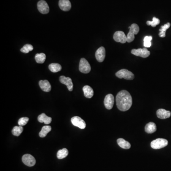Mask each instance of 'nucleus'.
<instances>
[{"label":"nucleus","instance_id":"nucleus-26","mask_svg":"<svg viewBox=\"0 0 171 171\" xmlns=\"http://www.w3.org/2000/svg\"><path fill=\"white\" fill-rule=\"evenodd\" d=\"M23 128L22 126H14L12 129V134L13 135L15 136H20L22 132H23Z\"/></svg>","mask_w":171,"mask_h":171},{"label":"nucleus","instance_id":"nucleus-21","mask_svg":"<svg viewBox=\"0 0 171 171\" xmlns=\"http://www.w3.org/2000/svg\"><path fill=\"white\" fill-rule=\"evenodd\" d=\"M49 69L53 73L59 72L62 69V66L58 63H52L49 66Z\"/></svg>","mask_w":171,"mask_h":171},{"label":"nucleus","instance_id":"nucleus-27","mask_svg":"<svg viewBox=\"0 0 171 171\" xmlns=\"http://www.w3.org/2000/svg\"><path fill=\"white\" fill-rule=\"evenodd\" d=\"M33 50V45L27 44L24 45V46L20 49V52H22V53H28L30 52H31Z\"/></svg>","mask_w":171,"mask_h":171},{"label":"nucleus","instance_id":"nucleus-1","mask_svg":"<svg viewBox=\"0 0 171 171\" xmlns=\"http://www.w3.org/2000/svg\"><path fill=\"white\" fill-rule=\"evenodd\" d=\"M117 107L121 111H126L132 105V98L128 91L123 90L119 91L116 96Z\"/></svg>","mask_w":171,"mask_h":171},{"label":"nucleus","instance_id":"nucleus-15","mask_svg":"<svg viewBox=\"0 0 171 171\" xmlns=\"http://www.w3.org/2000/svg\"><path fill=\"white\" fill-rule=\"evenodd\" d=\"M156 115L158 118L162 119L169 118L171 117V112L165 110L164 109H159L156 112Z\"/></svg>","mask_w":171,"mask_h":171},{"label":"nucleus","instance_id":"nucleus-20","mask_svg":"<svg viewBox=\"0 0 171 171\" xmlns=\"http://www.w3.org/2000/svg\"><path fill=\"white\" fill-rule=\"evenodd\" d=\"M118 145L121 148L125 149H128L131 147V144L123 138H119L117 140Z\"/></svg>","mask_w":171,"mask_h":171},{"label":"nucleus","instance_id":"nucleus-28","mask_svg":"<svg viewBox=\"0 0 171 171\" xmlns=\"http://www.w3.org/2000/svg\"><path fill=\"white\" fill-rule=\"evenodd\" d=\"M160 22V20L155 17L153 18L152 21H149V20L147 21V24L148 25H151L153 27H156V25L159 24Z\"/></svg>","mask_w":171,"mask_h":171},{"label":"nucleus","instance_id":"nucleus-2","mask_svg":"<svg viewBox=\"0 0 171 171\" xmlns=\"http://www.w3.org/2000/svg\"><path fill=\"white\" fill-rule=\"evenodd\" d=\"M129 33L127 35V42H131L134 39V35L138 34L139 31V27L138 25L136 23H133L129 27Z\"/></svg>","mask_w":171,"mask_h":171},{"label":"nucleus","instance_id":"nucleus-24","mask_svg":"<svg viewBox=\"0 0 171 171\" xmlns=\"http://www.w3.org/2000/svg\"><path fill=\"white\" fill-rule=\"evenodd\" d=\"M52 130V127L50 126H43L41 132L39 133V136L43 138L47 136L48 133Z\"/></svg>","mask_w":171,"mask_h":171},{"label":"nucleus","instance_id":"nucleus-7","mask_svg":"<svg viewBox=\"0 0 171 171\" xmlns=\"http://www.w3.org/2000/svg\"><path fill=\"white\" fill-rule=\"evenodd\" d=\"M113 38L114 40L117 42L125 43L127 42V36L122 31H117L115 32L113 36Z\"/></svg>","mask_w":171,"mask_h":171},{"label":"nucleus","instance_id":"nucleus-12","mask_svg":"<svg viewBox=\"0 0 171 171\" xmlns=\"http://www.w3.org/2000/svg\"><path fill=\"white\" fill-rule=\"evenodd\" d=\"M60 81L62 84L65 85L69 91H72L73 88V84L72 79L69 77H66L64 76H61L60 77Z\"/></svg>","mask_w":171,"mask_h":171},{"label":"nucleus","instance_id":"nucleus-16","mask_svg":"<svg viewBox=\"0 0 171 171\" xmlns=\"http://www.w3.org/2000/svg\"><path fill=\"white\" fill-rule=\"evenodd\" d=\"M39 86L41 89L44 92H50L52 90V86L47 80H40Z\"/></svg>","mask_w":171,"mask_h":171},{"label":"nucleus","instance_id":"nucleus-3","mask_svg":"<svg viewBox=\"0 0 171 171\" xmlns=\"http://www.w3.org/2000/svg\"><path fill=\"white\" fill-rule=\"evenodd\" d=\"M117 77L119 79H125L127 80H133L134 79V74L128 69H122L118 71L115 73Z\"/></svg>","mask_w":171,"mask_h":171},{"label":"nucleus","instance_id":"nucleus-29","mask_svg":"<svg viewBox=\"0 0 171 171\" xmlns=\"http://www.w3.org/2000/svg\"><path fill=\"white\" fill-rule=\"evenodd\" d=\"M152 39V36H146L144 39V46L145 47L149 48L151 46V41Z\"/></svg>","mask_w":171,"mask_h":171},{"label":"nucleus","instance_id":"nucleus-5","mask_svg":"<svg viewBox=\"0 0 171 171\" xmlns=\"http://www.w3.org/2000/svg\"><path fill=\"white\" fill-rule=\"evenodd\" d=\"M79 70L80 72L85 74L88 73L91 71V66L85 58H81L79 65Z\"/></svg>","mask_w":171,"mask_h":171},{"label":"nucleus","instance_id":"nucleus-23","mask_svg":"<svg viewBox=\"0 0 171 171\" xmlns=\"http://www.w3.org/2000/svg\"><path fill=\"white\" fill-rule=\"evenodd\" d=\"M46 58V56L43 53L36 54L35 57V59L36 62L39 64L43 63L45 62Z\"/></svg>","mask_w":171,"mask_h":171},{"label":"nucleus","instance_id":"nucleus-22","mask_svg":"<svg viewBox=\"0 0 171 171\" xmlns=\"http://www.w3.org/2000/svg\"><path fill=\"white\" fill-rule=\"evenodd\" d=\"M171 26V24L169 22L165 24L164 25L162 26L161 28L159 29L160 33H159V36L161 38H164L166 37V30L170 28Z\"/></svg>","mask_w":171,"mask_h":171},{"label":"nucleus","instance_id":"nucleus-19","mask_svg":"<svg viewBox=\"0 0 171 171\" xmlns=\"http://www.w3.org/2000/svg\"><path fill=\"white\" fill-rule=\"evenodd\" d=\"M157 130L155 124L153 122H150L146 125L145 126V131L148 134L155 133Z\"/></svg>","mask_w":171,"mask_h":171},{"label":"nucleus","instance_id":"nucleus-30","mask_svg":"<svg viewBox=\"0 0 171 171\" xmlns=\"http://www.w3.org/2000/svg\"><path fill=\"white\" fill-rule=\"evenodd\" d=\"M29 120V118L27 117H23L20 118L18 121V125L20 126H23L26 125Z\"/></svg>","mask_w":171,"mask_h":171},{"label":"nucleus","instance_id":"nucleus-6","mask_svg":"<svg viewBox=\"0 0 171 171\" xmlns=\"http://www.w3.org/2000/svg\"><path fill=\"white\" fill-rule=\"evenodd\" d=\"M131 53L136 56L141 57L143 58H147L150 55V52L146 48L133 49L131 50Z\"/></svg>","mask_w":171,"mask_h":171},{"label":"nucleus","instance_id":"nucleus-13","mask_svg":"<svg viewBox=\"0 0 171 171\" xmlns=\"http://www.w3.org/2000/svg\"><path fill=\"white\" fill-rule=\"evenodd\" d=\"M95 56L96 60L99 62H102L104 60L106 57V50L104 47H101L97 50Z\"/></svg>","mask_w":171,"mask_h":171},{"label":"nucleus","instance_id":"nucleus-25","mask_svg":"<svg viewBox=\"0 0 171 171\" xmlns=\"http://www.w3.org/2000/svg\"><path fill=\"white\" fill-rule=\"evenodd\" d=\"M69 154V151L66 148H63L62 149L60 150L57 153V157L59 159H63L66 157Z\"/></svg>","mask_w":171,"mask_h":171},{"label":"nucleus","instance_id":"nucleus-17","mask_svg":"<svg viewBox=\"0 0 171 171\" xmlns=\"http://www.w3.org/2000/svg\"><path fill=\"white\" fill-rule=\"evenodd\" d=\"M83 91L86 98H90L94 95L93 90L89 86H85L83 88Z\"/></svg>","mask_w":171,"mask_h":171},{"label":"nucleus","instance_id":"nucleus-11","mask_svg":"<svg viewBox=\"0 0 171 171\" xmlns=\"http://www.w3.org/2000/svg\"><path fill=\"white\" fill-rule=\"evenodd\" d=\"M114 96L112 94H109L107 95L104 99L105 107L107 109H111L113 108L114 104Z\"/></svg>","mask_w":171,"mask_h":171},{"label":"nucleus","instance_id":"nucleus-8","mask_svg":"<svg viewBox=\"0 0 171 171\" xmlns=\"http://www.w3.org/2000/svg\"><path fill=\"white\" fill-rule=\"evenodd\" d=\"M71 121L74 126L78 127L80 129H84L86 126V124L84 120L80 118V117L77 116L73 117L71 119Z\"/></svg>","mask_w":171,"mask_h":171},{"label":"nucleus","instance_id":"nucleus-18","mask_svg":"<svg viewBox=\"0 0 171 171\" xmlns=\"http://www.w3.org/2000/svg\"><path fill=\"white\" fill-rule=\"evenodd\" d=\"M38 120L39 122L44 123L45 124H49L52 122V118L48 117L44 113H42L38 117Z\"/></svg>","mask_w":171,"mask_h":171},{"label":"nucleus","instance_id":"nucleus-9","mask_svg":"<svg viewBox=\"0 0 171 171\" xmlns=\"http://www.w3.org/2000/svg\"><path fill=\"white\" fill-rule=\"evenodd\" d=\"M22 161L25 165L29 167L34 166L36 164L35 158L30 154L24 155L22 157Z\"/></svg>","mask_w":171,"mask_h":171},{"label":"nucleus","instance_id":"nucleus-14","mask_svg":"<svg viewBox=\"0 0 171 171\" xmlns=\"http://www.w3.org/2000/svg\"><path fill=\"white\" fill-rule=\"evenodd\" d=\"M58 5L60 9L65 12L69 11L71 8V4L69 0H60Z\"/></svg>","mask_w":171,"mask_h":171},{"label":"nucleus","instance_id":"nucleus-10","mask_svg":"<svg viewBox=\"0 0 171 171\" xmlns=\"http://www.w3.org/2000/svg\"><path fill=\"white\" fill-rule=\"evenodd\" d=\"M38 9L41 14H48L50 11L49 5L46 1L44 0H41L39 1L37 4Z\"/></svg>","mask_w":171,"mask_h":171},{"label":"nucleus","instance_id":"nucleus-4","mask_svg":"<svg viewBox=\"0 0 171 171\" xmlns=\"http://www.w3.org/2000/svg\"><path fill=\"white\" fill-rule=\"evenodd\" d=\"M168 142L165 139L158 138L151 142V147L154 149H159L168 145Z\"/></svg>","mask_w":171,"mask_h":171}]
</instances>
